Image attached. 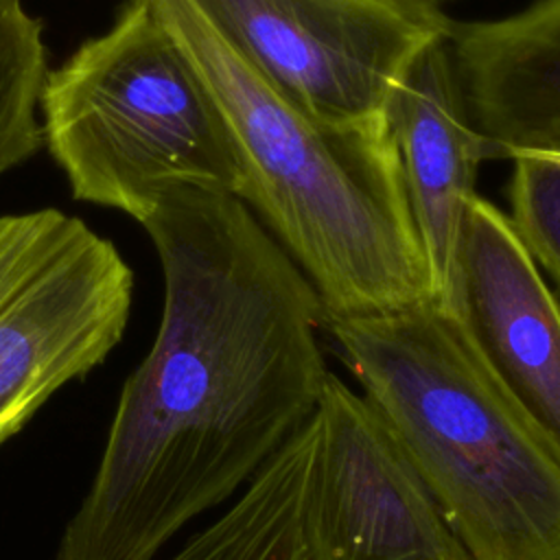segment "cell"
Returning a JSON list of instances; mask_svg holds the SVG:
<instances>
[{
    "mask_svg": "<svg viewBox=\"0 0 560 560\" xmlns=\"http://www.w3.org/2000/svg\"><path fill=\"white\" fill-rule=\"evenodd\" d=\"M140 225L164 273L160 328L55 560H155L313 420L330 374L317 291L241 197L175 184Z\"/></svg>",
    "mask_w": 560,
    "mask_h": 560,
    "instance_id": "1",
    "label": "cell"
},
{
    "mask_svg": "<svg viewBox=\"0 0 560 560\" xmlns=\"http://www.w3.org/2000/svg\"><path fill=\"white\" fill-rule=\"evenodd\" d=\"M144 2L228 125L241 199L304 271L326 319L433 302L387 125L317 120L249 68L190 0Z\"/></svg>",
    "mask_w": 560,
    "mask_h": 560,
    "instance_id": "2",
    "label": "cell"
},
{
    "mask_svg": "<svg viewBox=\"0 0 560 560\" xmlns=\"http://www.w3.org/2000/svg\"><path fill=\"white\" fill-rule=\"evenodd\" d=\"M470 560H560V459L435 302L326 319Z\"/></svg>",
    "mask_w": 560,
    "mask_h": 560,
    "instance_id": "3",
    "label": "cell"
},
{
    "mask_svg": "<svg viewBox=\"0 0 560 560\" xmlns=\"http://www.w3.org/2000/svg\"><path fill=\"white\" fill-rule=\"evenodd\" d=\"M44 144L77 201L138 223L175 184L241 197L243 168L228 125L184 50L144 0L46 72Z\"/></svg>",
    "mask_w": 560,
    "mask_h": 560,
    "instance_id": "4",
    "label": "cell"
},
{
    "mask_svg": "<svg viewBox=\"0 0 560 560\" xmlns=\"http://www.w3.org/2000/svg\"><path fill=\"white\" fill-rule=\"evenodd\" d=\"M133 273L116 245L57 208L0 217V446L118 346Z\"/></svg>",
    "mask_w": 560,
    "mask_h": 560,
    "instance_id": "5",
    "label": "cell"
},
{
    "mask_svg": "<svg viewBox=\"0 0 560 560\" xmlns=\"http://www.w3.org/2000/svg\"><path fill=\"white\" fill-rule=\"evenodd\" d=\"M276 92L335 127H383L389 96L451 18L413 0H190Z\"/></svg>",
    "mask_w": 560,
    "mask_h": 560,
    "instance_id": "6",
    "label": "cell"
},
{
    "mask_svg": "<svg viewBox=\"0 0 560 560\" xmlns=\"http://www.w3.org/2000/svg\"><path fill=\"white\" fill-rule=\"evenodd\" d=\"M304 490L308 560H470L378 409L332 372Z\"/></svg>",
    "mask_w": 560,
    "mask_h": 560,
    "instance_id": "7",
    "label": "cell"
},
{
    "mask_svg": "<svg viewBox=\"0 0 560 560\" xmlns=\"http://www.w3.org/2000/svg\"><path fill=\"white\" fill-rule=\"evenodd\" d=\"M446 308L560 459V304L508 214L475 197Z\"/></svg>",
    "mask_w": 560,
    "mask_h": 560,
    "instance_id": "8",
    "label": "cell"
},
{
    "mask_svg": "<svg viewBox=\"0 0 560 560\" xmlns=\"http://www.w3.org/2000/svg\"><path fill=\"white\" fill-rule=\"evenodd\" d=\"M446 35L413 57L385 109V125L424 254L431 300L442 306L451 291L466 214L477 197V173L486 162Z\"/></svg>",
    "mask_w": 560,
    "mask_h": 560,
    "instance_id": "9",
    "label": "cell"
},
{
    "mask_svg": "<svg viewBox=\"0 0 560 560\" xmlns=\"http://www.w3.org/2000/svg\"><path fill=\"white\" fill-rule=\"evenodd\" d=\"M446 39L486 160L560 153V0L451 20Z\"/></svg>",
    "mask_w": 560,
    "mask_h": 560,
    "instance_id": "10",
    "label": "cell"
},
{
    "mask_svg": "<svg viewBox=\"0 0 560 560\" xmlns=\"http://www.w3.org/2000/svg\"><path fill=\"white\" fill-rule=\"evenodd\" d=\"M46 72L42 22L24 0H0V175L44 147L37 107Z\"/></svg>",
    "mask_w": 560,
    "mask_h": 560,
    "instance_id": "11",
    "label": "cell"
},
{
    "mask_svg": "<svg viewBox=\"0 0 560 560\" xmlns=\"http://www.w3.org/2000/svg\"><path fill=\"white\" fill-rule=\"evenodd\" d=\"M508 201V219L516 236L560 289V162L514 158Z\"/></svg>",
    "mask_w": 560,
    "mask_h": 560,
    "instance_id": "12",
    "label": "cell"
},
{
    "mask_svg": "<svg viewBox=\"0 0 560 560\" xmlns=\"http://www.w3.org/2000/svg\"><path fill=\"white\" fill-rule=\"evenodd\" d=\"M413 2H422V4H429V7L442 9V4H444V2H451V0H413Z\"/></svg>",
    "mask_w": 560,
    "mask_h": 560,
    "instance_id": "13",
    "label": "cell"
},
{
    "mask_svg": "<svg viewBox=\"0 0 560 560\" xmlns=\"http://www.w3.org/2000/svg\"><path fill=\"white\" fill-rule=\"evenodd\" d=\"M534 158H545V160H553V162H560V153H536Z\"/></svg>",
    "mask_w": 560,
    "mask_h": 560,
    "instance_id": "14",
    "label": "cell"
}]
</instances>
